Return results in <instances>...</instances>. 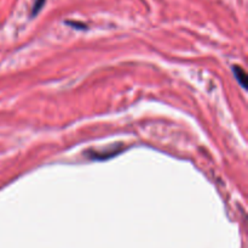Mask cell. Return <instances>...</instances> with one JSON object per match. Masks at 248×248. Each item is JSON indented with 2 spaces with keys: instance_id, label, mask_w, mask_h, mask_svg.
Here are the masks:
<instances>
[{
  "instance_id": "cell-1",
  "label": "cell",
  "mask_w": 248,
  "mask_h": 248,
  "mask_svg": "<svg viewBox=\"0 0 248 248\" xmlns=\"http://www.w3.org/2000/svg\"><path fill=\"white\" fill-rule=\"evenodd\" d=\"M234 72L235 74H236V78L240 82V84H241L244 88H246L247 83H246V73H245V71L242 70L241 67H235Z\"/></svg>"
},
{
  "instance_id": "cell-2",
  "label": "cell",
  "mask_w": 248,
  "mask_h": 248,
  "mask_svg": "<svg viewBox=\"0 0 248 248\" xmlns=\"http://www.w3.org/2000/svg\"><path fill=\"white\" fill-rule=\"evenodd\" d=\"M44 1H45V0H38V1H36V6H34V9H33V15L34 14H38L39 9H40V7L43 6Z\"/></svg>"
}]
</instances>
